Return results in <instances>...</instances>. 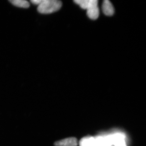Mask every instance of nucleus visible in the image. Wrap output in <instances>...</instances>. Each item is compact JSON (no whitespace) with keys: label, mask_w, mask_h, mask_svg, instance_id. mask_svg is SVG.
Segmentation results:
<instances>
[{"label":"nucleus","mask_w":146,"mask_h":146,"mask_svg":"<svg viewBox=\"0 0 146 146\" xmlns=\"http://www.w3.org/2000/svg\"><path fill=\"white\" fill-rule=\"evenodd\" d=\"M62 5V2L58 0H42L37 10L41 14H50L58 11Z\"/></svg>","instance_id":"1"},{"label":"nucleus","mask_w":146,"mask_h":146,"mask_svg":"<svg viewBox=\"0 0 146 146\" xmlns=\"http://www.w3.org/2000/svg\"><path fill=\"white\" fill-rule=\"evenodd\" d=\"M74 1L82 9L86 10L98 6L97 0H75Z\"/></svg>","instance_id":"2"},{"label":"nucleus","mask_w":146,"mask_h":146,"mask_svg":"<svg viewBox=\"0 0 146 146\" xmlns=\"http://www.w3.org/2000/svg\"><path fill=\"white\" fill-rule=\"evenodd\" d=\"M54 145L55 146H76L77 139L74 137L66 138L55 142Z\"/></svg>","instance_id":"3"},{"label":"nucleus","mask_w":146,"mask_h":146,"mask_svg":"<svg viewBox=\"0 0 146 146\" xmlns=\"http://www.w3.org/2000/svg\"><path fill=\"white\" fill-rule=\"evenodd\" d=\"M102 11L105 15L107 16H112L115 12L112 3L108 0H105L102 4Z\"/></svg>","instance_id":"4"},{"label":"nucleus","mask_w":146,"mask_h":146,"mask_svg":"<svg viewBox=\"0 0 146 146\" xmlns=\"http://www.w3.org/2000/svg\"><path fill=\"white\" fill-rule=\"evenodd\" d=\"M87 16L92 20H96L99 16V9L98 6L94 7L86 10Z\"/></svg>","instance_id":"5"},{"label":"nucleus","mask_w":146,"mask_h":146,"mask_svg":"<svg viewBox=\"0 0 146 146\" xmlns=\"http://www.w3.org/2000/svg\"><path fill=\"white\" fill-rule=\"evenodd\" d=\"M9 1L13 5L20 8L27 9L30 7L29 3L25 0H11Z\"/></svg>","instance_id":"6"},{"label":"nucleus","mask_w":146,"mask_h":146,"mask_svg":"<svg viewBox=\"0 0 146 146\" xmlns=\"http://www.w3.org/2000/svg\"><path fill=\"white\" fill-rule=\"evenodd\" d=\"M42 0H31L30 1L34 5H39L41 3Z\"/></svg>","instance_id":"7"}]
</instances>
